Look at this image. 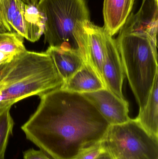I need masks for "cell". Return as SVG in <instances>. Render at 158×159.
Instances as JSON below:
<instances>
[{"label":"cell","mask_w":158,"mask_h":159,"mask_svg":"<svg viewBox=\"0 0 158 159\" xmlns=\"http://www.w3.org/2000/svg\"><path fill=\"white\" fill-rule=\"evenodd\" d=\"M40 98L37 109L21 129L52 158L73 159L104 139L110 125L82 93L60 88Z\"/></svg>","instance_id":"6da1fadb"},{"label":"cell","mask_w":158,"mask_h":159,"mask_svg":"<svg viewBox=\"0 0 158 159\" xmlns=\"http://www.w3.org/2000/svg\"><path fill=\"white\" fill-rule=\"evenodd\" d=\"M64 81L46 52L27 51L6 65L0 75V102L12 105L60 88Z\"/></svg>","instance_id":"7a4b0ae2"},{"label":"cell","mask_w":158,"mask_h":159,"mask_svg":"<svg viewBox=\"0 0 158 159\" xmlns=\"http://www.w3.org/2000/svg\"><path fill=\"white\" fill-rule=\"evenodd\" d=\"M37 7L45 19V42L76 50L88 62L84 26L90 15L85 0H39Z\"/></svg>","instance_id":"3957f363"},{"label":"cell","mask_w":158,"mask_h":159,"mask_svg":"<svg viewBox=\"0 0 158 159\" xmlns=\"http://www.w3.org/2000/svg\"><path fill=\"white\" fill-rule=\"evenodd\" d=\"M116 41L140 112L146 105L158 74L157 45L146 37L134 34H119Z\"/></svg>","instance_id":"277c9868"},{"label":"cell","mask_w":158,"mask_h":159,"mask_svg":"<svg viewBox=\"0 0 158 159\" xmlns=\"http://www.w3.org/2000/svg\"><path fill=\"white\" fill-rule=\"evenodd\" d=\"M103 141L114 158L158 159V138L149 134L135 119L110 125Z\"/></svg>","instance_id":"5b68a950"},{"label":"cell","mask_w":158,"mask_h":159,"mask_svg":"<svg viewBox=\"0 0 158 159\" xmlns=\"http://www.w3.org/2000/svg\"><path fill=\"white\" fill-rule=\"evenodd\" d=\"M158 0H143L136 14L130 15L119 34H134L146 37L157 45Z\"/></svg>","instance_id":"8992f818"},{"label":"cell","mask_w":158,"mask_h":159,"mask_svg":"<svg viewBox=\"0 0 158 159\" xmlns=\"http://www.w3.org/2000/svg\"><path fill=\"white\" fill-rule=\"evenodd\" d=\"M82 94L94 105L109 125L122 124L130 119L129 102L106 88Z\"/></svg>","instance_id":"52a82bcc"},{"label":"cell","mask_w":158,"mask_h":159,"mask_svg":"<svg viewBox=\"0 0 158 159\" xmlns=\"http://www.w3.org/2000/svg\"><path fill=\"white\" fill-rule=\"evenodd\" d=\"M102 75L106 89L121 99H125L122 89L124 73L117 41L107 32L106 36V51L102 69Z\"/></svg>","instance_id":"ba28073f"},{"label":"cell","mask_w":158,"mask_h":159,"mask_svg":"<svg viewBox=\"0 0 158 159\" xmlns=\"http://www.w3.org/2000/svg\"><path fill=\"white\" fill-rule=\"evenodd\" d=\"M84 29L86 35L87 61L104 83L102 69L105 56L107 32L104 27L95 25L90 20L85 23Z\"/></svg>","instance_id":"9c48e42d"},{"label":"cell","mask_w":158,"mask_h":159,"mask_svg":"<svg viewBox=\"0 0 158 159\" xmlns=\"http://www.w3.org/2000/svg\"><path fill=\"white\" fill-rule=\"evenodd\" d=\"M51 57L58 73L66 83L86 62L76 50L57 46H49L45 51Z\"/></svg>","instance_id":"30bf717a"},{"label":"cell","mask_w":158,"mask_h":159,"mask_svg":"<svg viewBox=\"0 0 158 159\" xmlns=\"http://www.w3.org/2000/svg\"><path fill=\"white\" fill-rule=\"evenodd\" d=\"M135 0H104L105 30L111 36L119 31L132 9Z\"/></svg>","instance_id":"8fae6325"},{"label":"cell","mask_w":158,"mask_h":159,"mask_svg":"<svg viewBox=\"0 0 158 159\" xmlns=\"http://www.w3.org/2000/svg\"><path fill=\"white\" fill-rule=\"evenodd\" d=\"M69 91L83 93L105 89V84L88 62L60 87Z\"/></svg>","instance_id":"7c38bea8"},{"label":"cell","mask_w":158,"mask_h":159,"mask_svg":"<svg viewBox=\"0 0 158 159\" xmlns=\"http://www.w3.org/2000/svg\"><path fill=\"white\" fill-rule=\"evenodd\" d=\"M25 3L22 0H0V20L8 32L25 38Z\"/></svg>","instance_id":"4fadbf2b"},{"label":"cell","mask_w":158,"mask_h":159,"mask_svg":"<svg viewBox=\"0 0 158 159\" xmlns=\"http://www.w3.org/2000/svg\"><path fill=\"white\" fill-rule=\"evenodd\" d=\"M158 74L156 75L146 105L135 120L149 134L158 138Z\"/></svg>","instance_id":"5bb4252c"},{"label":"cell","mask_w":158,"mask_h":159,"mask_svg":"<svg viewBox=\"0 0 158 159\" xmlns=\"http://www.w3.org/2000/svg\"><path fill=\"white\" fill-rule=\"evenodd\" d=\"M25 39L37 42L44 32L45 19L37 5L25 4L24 12Z\"/></svg>","instance_id":"9a60e30c"},{"label":"cell","mask_w":158,"mask_h":159,"mask_svg":"<svg viewBox=\"0 0 158 159\" xmlns=\"http://www.w3.org/2000/svg\"><path fill=\"white\" fill-rule=\"evenodd\" d=\"M24 38L15 32L0 33V51L16 57L27 51Z\"/></svg>","instance_id":"2e32d148"},{"label":"cell","mask_w":158,"mask_h":159,"mask_svg":"<svg viewBox=\"0 0 158 159\" xmlns=\"http://www.w3.org/2000/svg\"><path fill=\"white\" fill-rule=\"evenodd\" d=\"M8 107L0 115V156L5 154L9 137L12 134L14 121Z\"/></svg>","instance_id":"e0dca14e"},{"label":"cell","mask_w":158,"mask_h":159,"mask_svg":"<svg viewBox=\"0 0 158 159\" xmlns=\"http://www.w3.org/2000/svg\"><path fill=\"white\" fill-rule=\"evenodd\" d=\"M105 149L102 140L83 148L73 159H96Z\"/></svg>","instance_id":"ac0fdd59"},{"label":"cell","mask_w":158,"mask_h":159,"mask_svg":"<svg viewBox=\"0 0 158 159\" xmlns=\"http://www.w3.org/2000/svg\"><path fill=\"white\" fill-rule=\"evenodd\" d=\"M45 152L41 150H35L31 148L23 153L24 159H53L48 156Z\"/></svg>","instance_id":"d6986e66"},{"label":"cell","mask_w":158,"mask_h":159,"mask_svg":"<svg viewBox=\"0 0 158 159\" xmlns=\"http://www.w3.org/2000/svg\"><path fill=\"white\" fill-rule=\"evenodd\" d=\"M15 57L0 51V66L7 64L11 62Z\"/></svg>","instance_id":"ffe728a7"},{"label":"cell","mask_w":158,"mask_h":159,"mask_svg":"<svg viewBox=\"0 0 158 159\" xmlns=\"http://www.w3.org/2000/svg\"><path fill=\"white\" fill-rule=\"evenodd\" d=\"M96 159H115V158L105 148V150Z\"/></svg>","instance_id":"44dd1931"},{"label":"cell","mask_w":158,"mask_h":159,"mask_svg":"<svg viewBox=\"0 0 158 159\" xmlns=\"http://www.w3.org/2000/svg\"><path fill=\"white\" fill-rule=\"evenodd\" d=\"M12 106V104L8 103L0 102V115L6 108L11 107Z\"/></svg>","instance_id":"7402d4cb"},{"label":"cell","mask_w":158,"mask_h":159,"mask_svg":"<svg viewBox=\"0 0 158 159\" xmlns=\"http://www.w3.org/2000/svg\"><path fill=\"white\" fill-rule=\"evenodd\" d=\"M25 4L37 5L39 0H22Z\"/></svg>","instance_id":"603a6c76"},{"label":"cell","mask_w":158,"mask_h":159,"mask_svg":"<svg viewBox=\"0 0 158 159\" xmlns=\"http://www.w3.org/2000/svg\"><path fill=\"white\" fill-rule=\"evenodd\" d=\"M6 32H8V30L0 20V33Z\"/></svg>","instance_id":"cb8c5ba5"},{"label":"cell","mask_w":158,"mask_h":159,"mask_svg":"<svg viewBox=\"0 0 158 159\" xmlns=\"http://www.w3.org/2000/svg\"><path fill=\"white\" fill-rule=\"evenodd\" d=\"M6 64H4V65H1V66H0V75H1L5 67Z\"/></svg>","instance_id":"d4e9b609"},{"label":"cell","mask_w":158,"mask_h":159,"mask_svg":"<svg viewBox=\"0 0 158 159\" xmlns=\"http://www.w3.org/2000/svg\"><path fill=\"white\" fill-rule=\"evenodd\" d=\"M0 159H5V154L0 156Z\"/></svg>","instance_id":"484cf974"},{"label":"cell","mask_w":158,"mask_h":159,"mask_svg":"<svg viewBox=\"0 0 158 159\" xmlns=\"http://www.w3.org/2000/svg\"><path fill=\"white\" fill-rule=\"evenodd\" d=\"M115 159H123L122 158H115Z\"/></svg>","instance_id":"4316f807"}]
</instances>
